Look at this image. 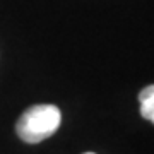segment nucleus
<instances>
[{
	"label": "nucleus",
	"mask_w": 154,
	"mask_h": 154,
	"mask_svg": "<svg viewBox=\"0 0 154 154\" xmlns=\"http://www.w3.org/2000/svg\"><path fill=\"white\" fill-rule=\"evenodd\" d=\"M60 120V110L55 105H34L17 120L16 132L24 142L38 144L57 132Z\"/></svg>",
	"instance_id": "f257e3e1"
},
{
	"label": "nucleus",
	"mask_w": 154,
	"mask_h": 154,
	"mask_svg": "<svg viewBox=\"0 0 154 154\" xmlns=\"http://www.w3.org/2000/svg\"><path fill=\"white\" fill-rule=\"evenodd\" d=\"M86 154H94V152H86Z\"/></svg>",
	"instance_id": "7ed1b4c3"
},
{
	"label": "nucleus",
	"mask_w": 154,
	"mask_h": 154,
	"mask_svg": "<svg viewBox=\"0 0 154 154\" xmlns=\"http://www.w3.org/2000/svg\"><path fill=\"white\" fill-rule=\"evenodd\" d=\"M139 103H140V115L151 123H154V84H151L140 91Z\"/></svg>",
	"instance_id": "f03ea898"
}]
</instances>
